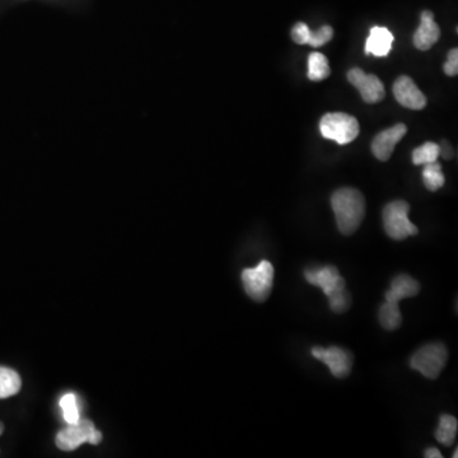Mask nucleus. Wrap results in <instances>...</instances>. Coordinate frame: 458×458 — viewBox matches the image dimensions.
<instances>
[{"instance_id": "f257e3e1", "label": "nucleus", "mask_w": 458, "mask_h": 458, "mask_svg": "<svg viewBox=\"0 0 458 458\" xmlns=\"http://www.w3.org/2000/svg\"><path fill=\"white\" fill-rule=\"evenodd\" d=\"M331 206L335 213L336 224L345 236L356 232L365 215V200L362 192L351 187L336 190L331 196Z\"/></svg>"}, {"instance_id": "f03ea898", "label": "nucleus", "mask_w": 458, "mask_h": 458, "mask_svg": "<svg viewBox=\"0 0 458 458\" xmlns=\"http://www.w3.org/2000/svg\"><path fill=\"white\" fill-rule=\"evenodd\" d=\"M410 206L404 200L391 201L383 209V226L392 240L403 241L419 232L417 227L409 219Z\"/></svg>"}, {"instance_id": "7ed1b4c3", "label": "nucleus", "mask_w": 458, "mask_h": 458, "mask_svg": "<svg viewBox=\"0 0 458 458\" xmlns=\"http://www.w3.org/2000/svg\"><path fill=\"white\" fill-rule=\"evenodd\" d=\"M448 361V350L442 342H431L417 349L410 359V367L429 379H437Z\"/></svg>"}, {"instance_id": "20e7f679", "label": "nucleus", "mask_w": 458, "mask_h": 458, "mask_svg": "<svg viewBox=\"0 0 458 458\" xmlns=\"http://www.w3.org/2000/svg\"><path fill=\"white\" fill-rule=\"evenodd\" d=\"M321 135L340 145L351 143L359 135V123L356 117L344 112H330L320 121Z\"/></svg>"}, {"instance_id": "39448f33", "label": "nucleus", "mask_w": 458, "mask_h": 458, "mask_svg": "<svg viewBox=\"0 0 458 458\" xmlns=\"http://www.w3.org/2000/svg\"><path fill=\"white\" fill-rule=\"evenodd\" d=\"M242 283L247 295L253 301L259 303L267 301L273 289V264L262 260L257 267L245 269L242 273Z\"/></svg>"}, {"instance_id": "423d86ee", "label": "nucleus", "mask_w": 458, "mask_h": 458, "mask_svg": "<svg viewBox=\"0 0 458 458\" xmlns=\"http://www.w3.org/2000/svg\"><path fill=\"white\" fill-rule=\"evenodd\" d=\"M101 440V431H96L95 425L88 419H79L74 424H68L56 436V445L62 451H74L86 442L98 445Z\"/></svg>"}, {"instance_id": "0eeeda50", "label": "nucleus", "mask_w": 458, "mask_h": 458, "mask_svg": "<svg viewBox=\"0 0 458 458\" xmlns=\"http://www.w3.org/2000/svg\"><path fill=\"white\" fill-rule=\"evenodd\" d=\"M311 353L317 361L328 365L332 376L336 378H346L349 376L353 368V356L348 350L342 349L339 346H330V348L315 346L311 350Z\"/></svg>"}, {"instance_id": "6e6552de", "label": "nucleus", "mask_w": 458, "mask_h": 458, "mask_svg": "<svg viewBox=\"0 0 458 458\" xmlns=\"http://www.w3.org/2000/svg\"><path fill=\"white\" fill-rule=\"evenodd\" d=\"M348 81L359 90L364 102H381L386 96L384 86L381 79L375 74H365L361 68L349 70Z\"/></svg>"}, {"instance_id": "1a4fd4ad", "label": "nucleus", "mask_w": 458, "mask_h": 458, "mask_svg": "<svg viewBox=\"0 0 458 458\" xmlns=\"http://www.w3.org/2000/svg\"><path fill=\"white\" fill-rule=\"evenodd\" d=\"M304 278L309 284L321 288L326 297L332 295L339 288L346 285L339 270L331 265L307 269L304 271Z\"/></svg>"}, {"instance_id": "9d476101", "label": "nucleus", "mask_w": 458, "mask_h": 458, "mask_svg": "<svg viewBox=\"0 0 458 458\" xmlns=\"http://www.w3.org/2000/svg\"><path fill=\"white\" fill-rule=\"evenodd\" d=\"M393 95L397 102L406 109H423L426 106L424 93L417 88L410 76H398L393 84Z\"/></svg>"}, {"instance_id": "9b49d317", "label": "nucleus", "mask_w": 458, "mask_h": 458, "mask_svg": "<svg viewBox=\"0 0 458 458\" xmlns=\"http://www.w3.org/2000/svg\"><path fill=\"white\" fill-rule=\"evenodd\" d=\"M408 133V128L405 123H397L387 130L379 133L372 142V151L377 159L386 162L390 159L392 153L395 151L396 144L405 137Z\"/></svg>"}, {"instance_id": "f8f14e48", "label": "nucleus", "mask_w": 458, "mask_h": 458, "mask_svg": "<svg viewBox=\"0 0 458 458\" xmlns=\"http://www.w3.org/2000/svg\"><path fill=\"white\" fill-rule=\"evenodd\" d=\"M440 28L434 21V14L431 11H424L420 14V26L414 34V46L417 50L426 51L439 40Z\"/></svg>"}, {"instance_id": "ddd939ff", "label": "nucleus", "mask_w": 458, "mask_h": 458, "mask_svg": "<svg viewBox=\"0 0 458 458\" xmlns=\"http://www.w3.org/2000/svg\"><path fill=\"white\" fill-rule=\"evenodd\" d=\"M420 292V284L408 274H400L391 281L390 290L384 295L387 302L398 303L405 298L415 297Z\"/></svg>"}, {"instance_id": "4468645a", "label": "nucleus", "mask_w": 458, "mask_h": 458, "mask_svg": "<svg viewBox=\"0 0 458 458\" xmlns=\"http://www.w3.org/2000/svg\"><path fill=\"white\" fill-rule=\"evenodd\" d=\"M393 42V34L386 27H373L370 29V37L365 42V54L375 55L378 58L390 54Z\"/></svg>"}, {"instance_id": "2eb2a0df", "label": "nucleus", "mask_w": 458, "mask_h": 458, "mask_svg": "<svg viewBox=\"0 0 458 458\" xmlns=\"http://www.w3.org/2000/svg\"><path fill=\"white\" fill-rule=\"evenodd\" d=\"M457 431V419L448 414H442L439 417V425L436 431V439L445 447H451L456 440Z\"/></svg>"}, {"instance_id": "dca6fc26", "label": "nucleus", "mask_w": 458, "mask_h": 458, "mask_svg": "<svg viewBox=\"0 0 458 458\" xmlns=\"http://www.w3.org/2000/svg\"><path fill=\"white\" fill-rule=\"evenodd\" d=\"M331 74L328 58L321 53H311L308 56V79L320 82Z\"/></svg>"}, {"instance_id": "f3484780", "label": "nucleus", "mask_w": 458, "mask_h": 458, "mask_svg": "<svg viewBox=\"0 0 458 458\" xmlns=\"http://www.w3.org/2000/svg\"><path fill=\"white\" fill-rule=\"evenodd\" d=\"M21 377L15 370L0 367V398L17 395L21 390Z\"/></svg>"}, {"instance_id": "a211bd4d", "label": "nucleus", "mask_w": 458, "mask_h": 458, "mask_svg": "<svg viewBox=\"0 0 458 458\" xmlns=\"http://www.w3.org/2000/svg\"><path fill=\"white\" fill-rule=\"evenodd\" d=\"M378 318H379L381 326L386 328V330H389V331H393V330L400 328V325L403 322V316L400 312L398 303L384 302L379 308Z\"/></svg>"}, {"instance_id": "6ab92c4d", "label": "nucleus", "mask_w": 458, "mask_h": 458, "mask_svg": "<svg viewBox=\"0 0 458 458\" xmlns=\"http://www.w3.org/2000/svg\"><path fill=\"white\" fill-rule=\"evenodd\" d=\"M422 176H423V182H424L425 187L429 191H437L445 185V175L442 172L440 164L438 163L437 161L431 162V163L424 164V170H423Z\"/></svg>"}, {"instance_id": "aec40b11", "label": "nucleus", "mask_w": 458, "mask_h": 458, "mask_svg": "<svg viewBox=\"0 0 458 458\" xmlns=\"http://www.w3.org/2000/svg\"><path fill=\"white\" fill-rule=\"evenodd\" d=\"M439 157V145L433 142H428L420 145L415 151H412V163L417 166L436 162Z\"/></svg>"}, {"instance_id": "412c9836", "label": "nucleus", "mask_w": 458, "mask_h": 458, "mask_svg": "<svg viewBox=\"0 0 458 458\" xmlns=\"http://www.w3.org/2000/svg\"><path fill=\"white\" fill-rule=\"evenodd\" d=\"M328 298L330 308L335 314H344L351 306V297L346 289V285L339 288L332 295H328Z\"/></svg>"}, {"instance_id": "4be33fe9", "label": "nucleus", "mask_w": 458, "mask_h": 458, "mask_svg": "<svg viewBox=\"0 0 458 458\" xmlns=\"http://www.w3.org/2000/svg\"><path fill=\"white\" fill-rule=\"evenodd\" d=\"M60 408L62 410V417L68 424H74L81 419L76 395H73V393L64 395L60 400Z\"/></svg>"}, {"instance_id": "5701e85b", "label": "nucleus", "mask_w": 458, "mask_h": 458, "mask_svg": "<svg viewBox=\"0 0 458 458\" xmlns=\"http://www.w3.org/2000/svg\"><path fill=\"white\" fill-rule=\"evenodd\" d=\"M332 37H334V29L330 26H323L317 31L311 29L307 45L312 46V48H321L325 43L331 41Z\"/></svg>"}, {"instance_id": "b1692460", "label": "nucleus", "mask_w": 458, "mask_h": 458, "mask_svg": "<svg viewBox=\"0 0 458 458\" xmlns=\"http://www.w3.org/2000/svg\"><path fill=\"white\" fill-rule=\"evenodd\" d=\"M309 34H311V28L308 27L306 23L298 22L292 29V39L298 45H307Z\"/></svg>"}, {"instance_id": "393cba45", "label": "nucleus", "mask_w": 458, "mask_h": 458, "mask_svg": "<svg viewBox=\"0 0 458 458\" xmlns=\"http://www.w3.org/2000/svg\"><path fill=\"white\" fill-rule=\"evenodd\" d=\"M445 74L448 76H456L458 73V50L452 48L448 53V59L445 64Z\"/></svg>"}, {"instance_id": "a878e982", "label": "nucleus", "mask_w": 458, "mask_h": 458, "mask_svg": "<svg viewBox=\"0 0 458 458\" xmlns=\"http://www.w3.org/2000/svg\"><path fill=\"white\" fill-rule=\"evenodd\" d=\"M439 145V156L445 158V159H451L453 157V149H452L451 144L448 143L447 140H442V143L438 144Z\"/></svg>"}, {"instance_id": "bb28decb", "label": "nucleus", "mask_w": 458, "mask_h": 458, "mask_svg": "<svg viewBox=\"0 0 458 458\" xmlns=\"http://www.w3.org/2000/svg\"><path fill=\"white\" fill-rule=\"evenodd\" d=\"M424 456L426 458H442L443 457V454L440 453V451L439 450H437V448H428L426 451L424 452Z\"/></svg>"}, {"instance_id": "cd10ccee", "label": "nucleus", "mask_w": 458, "mask_h": 458, "mask_svg": "<svg viewBox=\"0 0 458 458\" xmlns=\"http://www.w3.org/2000/svg\"><path fill=\"white\" fill-rule=\"evenodd\" d=\"M3 429H4V428H3V424H1V423H0V434H1V433H3Z\"/></svg>"}]
</instances>
